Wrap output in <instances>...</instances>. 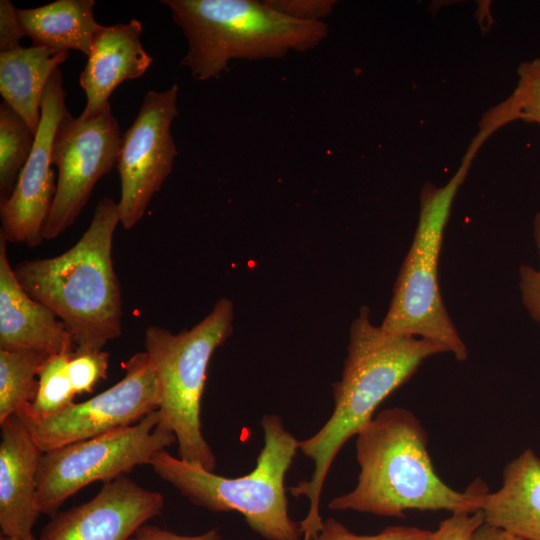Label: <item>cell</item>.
<instances>
[{"instance_id": "cell-14", "label": "cell", "mask_w": 540, "mask_h": 540, "mask_svg": "<svg viewBox=\"0 0 540 540\" xmlns=\"http://www.w3.org/2000/svg\"><path fill=\"white\" fill-rule=\"evenodd\" d=\"M1 535L26 538L39 518L37 478L43 451L15 413L0 422Z\"/></svg>"}, {"instance_id": "cell-23", "label": "cell", "mask_w": 540, "mask_h": 540, "mask_svg": "<svg viewBox=\"0 0 540 540\" xmlns=\"http://www.w3.org/2000/svg\"><path fill=\"white\" fill-rule=\"evenodd\" d=\"M71 354L72 352L53 355L46 360L38 376V390L34 401L18 412L24 411L37 417H47L75 403L76 394L68 374Z\"/></svg>"}, {"instance_id": "cell-11", "label": "cell", "mask_w": 540, "mask_h": 540, "mask_svg": "<svg viewBox=\"0 0 540 540\" xmlns=\"http://www.w3.org/2000/svg\"><path fill=\"white\" fill-rule=\"evenodd\" d=\"M178 86L148 91L139 113L122 135L115 168L121 180L120 223L132 229L173 170L177 149L171 125L178 115Z\"/></svg>"}, {"instance_id": "cell-4", "label": "cell", "mask_w": 540, "mask_h": 540, "mask_svg": "<svg viewBox=\"0 0 540 540\" xmlns=\"http://www.w3.org/2000/svg\"><path fill=\"white\" fill-rule=\"evenodd\" d=\"M182 29L188 49L181 66L205 81L233 59H278L305 52L328 34L324 21H304L254 0H163Z\"/></svg>"}, {"instance_id": "cell-17", "label": "cell", "mask_w": 540, "mask_h": 540, "mask_svg": "<svg viewBox=\"0 0 540 540\" xmlns=\"http://www.w3.org/2000/svg\"><path fill=\"white\" fill-rule=\"evenodd\" d=\"M484 523L529 540H540V457L524 450L503 470L502 486L480 501Z\"/></svg>"}, {"instance_id": "cell-19", "label": "cell", "mask_w": 540, "mask_h": 540, "mask_svg": "<svg viewBox=\"0 0 540 540\" xmlns=\"http://www.w3.org/2000/svg\"><path fill=\"white\" fill-rule=\"evenodd\" d=\"M94 0H58L32 9H17L21 26L33 46L56 51L74 49L89 55L102 28L94 17Z\"/></svg>"}, {"instance_id": "cell-9", "label": "cell", "mask_w": 540, "mask_h": 540, "mask_svg": "<svg viewBox=\"0 0 540 540\" xmlns=\"http://www.w3.org/2000/svg\"><path fill=\"white\" fill-rule=\"evenodd\" d=\"M122 135L110 106L101 113L61 117L51 147L58 170L56 192L43 237L52 240L70 228L87 204L97 181L117 163Z\"/></svg>"}, {"instance_id": "cell-22", "label": "cell", "mask_w": 540, "mask_h": 540, "mask_svg": "<svg viewBox=\"0 0 540 540\" xmlns=\"http://www.w3.org/2000/svg\"><path fill=\"white\" fill-rule=\"evenodd\" d=\"M515 89L486 113L500 127L522 120L540 125V58L522 62Z\"/></svg>"}, {"instance_id": "cell-20", "label": "cell", "mask_w": 540, "mask_h": 540, "mask_svg": "<svg viewBox=\"0 0 540 540\" xmlns=\"http://www.w3.org/2000/svg\"><path fill=\"white\" fill-rule=\"evenodd\" d=\"M49 357L36 351L0 349V422L34 401L36 377Z\"/></svg>"}, {"instance_id": "cell-27", "label": "cell", "mask_w": 540, "mask_h": 540, "mask_svg": "<svg viewBox=\"0 0 540 540\" xmlns=\"http://www.w3.org/2000/svg\"><path fill=\"white\" fill-rule=\"evenodd\" d=\"M484 523L481 510L476 512H454L430 531L426 540H471L474 532Z\"/></svg>"}, {"instance_id": "cell-28", "label": "cell", "mask_w": 540, "mask_h": 540, "mask_svg": "<svg viewBox=\"0 0 540 540\" xmlns=\"http://www.w3.org/2000/svg\"><path fill=\"white\" fill-rule=\"evenodd\" d=\"M273 9L304 21H323L333 11L332 0H266Z\"/></svg>"}, {"instance_id": "cell-24", "label": "cell", "mask_w": 540, "mask_h": 540, "mask_svg": "<svg viewBox=\"0 0 540 540\" xmlns=\"http://www.w3.org/2000/svg\"><path fill=\"white\" fill-rule=\"evenodd\" d=\"M108 352L75 349L68 362V374L76 395L90 393L95 385L107 378Z\"/></svg>"}, {"instance_id": "cell-13", "label": "cell", "mask_w": 540, "mask_h": 540, "mask_svg": "<svg viewBox=\"0 0 540 540\" xmlns=\"http://www.w3.org/2000/svg\"><path fill=\"white\" fill-rule=\"evenodd\" d=\"M164 505L161 493L121 475L103 483L89 501L51 515L39 540H128L148 520L160 515Z\"/></svg>"}, {"instance_id": "cell-6", "label": "cell", "mask_w": 540, "mask_h": 540, "mask_svg": "<svg viewBox=\"0 0 540 540\" xmlns=\"http://www.w3.org/2000/svg\"><path fill=\"white\" fill-rule=\"evenodd\" d=\"M489 137L488 132L479 129L449 181L440 187L430 182L422 187L417 228L381 324L390 333L439 343L458 361L467 359L468 350L442 300L439 256L453 201L475 155Z\"/></svg>"}, {"instance_id": "cell-31", "label": "cell", "mask_w": 540, "mask_h": 540, "mask_svg": "<svg viewBox=\"0 0 540 540\" xmlns=\"http://www.w3.org/2000/svg\"><path fill=\"white\" fill-rule=\"evenodd\" d=\"M471 540H529L503 529L483 523L473 534Z\"/></svg>"}, {"instance_id": "cell-21", "label": "cell", "mask_w": 540, "mask_h": 540, "mask_svg": "<svg viewBox=\"0 0 540 540\" xmlns=\"http://www.w3.org/2000/svg\"><path fill=\"white\" fill-rule=\"evenodd\" d=\"M35 137L26 122L3 101L0 104V200L12 194Z\"/></svg>"}, {"instance_id": "cell-2", "label": "cell", "mask_w": 540, "mask_h": 540, "mask_svg": "<svg viewBox=\"0 0 540 540\" xmlns=\"http://www.w3.org/2000/svg\"><path fill=\"white\" fill-rule=\"evenodd\" d=\"M427 442L413 412L402 407L381 411L356 435L357 485L328 507L387 517H404L409 509L479 511L485 483L477 479L464 492L452 489L436 473Z\"/></svg>"}, {"instance_id": "cell-18", "label": "cell", "mask_w": 540, "mask_h": 540, "mask_svg": "<svg viewBox=\"0 0 540 540\" xmlns=\"http://www.w3.org/2000/svg\"><path fill=\"white\" fill-rule=\"evenodd\" d=\"M69 57L67 51L46 47H20L0 53V93L36 135L41 102L53 72Z\"/></svg>"}, {"instance_id": "cell-25", "label": "cell", "mask_w": 540, "mask_h": 540, "mask_svg": "<svg viewBox=\"0 0 540 540\" xmlns=\"http://www.w3.org/2000/svg\"><path fill=\"white\" fill-rule=\"evenodd\" d=\"M430 531L416 526H387L374 535H358L333 517L323 521V526L314 540H426Z\"/></svg>"}, {"instance_id": "cell-1", "label": "cell", "mask_w": 540, "mask_h": 540, "mask_svg": "<svg viewBox=\"0 0 540 540\" xmlns=\"http://www.w3.org/2000/svg\"><path fill=\"white\" fill-rule=\"evenodd\" d=\"M445 352L446 348L434 341L390 333L373 325L369 308L360 309L350 326L341 379L332 384L333 412L314 435L299 441V450L315 466L309 480L289 487L293 496L309 500L307 515L299 522L303 540H314L323 526L321 492L339 450L372 420L380 403L406 383L424 360Z\"/></svg>"}, {"instance_id": "cell-12", "label": "cell", "mask_w": 540, "mask_h": 540, "mask_svg": "<svg viewBox=\"0 0 540 540\" xmlns=\"http://www.w3.org/2000/svg\"><path fill=\"white\" fill-rule=\"evenodd\" d=\"M60 68L50 77L41 102V120L32 152L9 198L0 200V234L7 242L37 247L56 192L51 147L58 123L67 111Z\"/></svg>"}, {"instance_id": "cell-30", "label": "cell", "mask_w": 540, "mask_h": 540, "mask_svg": "<svg viewBox=\"0 0 540 540\" xmlns=\"http://www.w3.org/2000/svg\"><path fill=\"white\" fill-rule=\"evenodd\" d=\"M128 540H222L217 528L198 535H181L156 525H142Z\"/></svg>"}, {"instance_id": "cell-3", "label": "cell", "mask_w": 540, "mask_h": 540, "mask_svg": "<svg viewBox=\"0 0 540 540\" xmlns=\"http://www.w3.org/2000/svg\"><path fill=\"white\" fill-rule=\"evenodd\" d=\"M119 223L118 203L104 197L70 249L13 267L21 287L56 314L79 350H102L122 333L121 286L112 260Z\"/></svg>"}, {"instance_id": "cell-5", "label": "cell", "mask_w": 540, "mask_h": 540, "mask_svg": "<svg viewBox=\"0 0 540 540\" xmlns=\"http://www.w3.org/2000/svg\"><path fill=\"white\" fill-rule=\"evenodd\" d=\"M261 426L264 445L255 468L244 476L217 475L199 464L171 455L167 449L156 453L150 465L156 475L194 505L211 512H238L266 540H299L300 523L289 516L284 485L299 450V440L276 414H265Z\"/></svg>"}, {"instance_id": "cell-7", "label": "cell", "mask_w": 540, "mask_h": 540, "mask_svg": "<svg viewBox=\"0 0 540 540\" xmlns=\"http://www.w3.org/2000/svg\"><path fill=\"white\" fill-rule=\"evenodd\" d=\"M234 307L228 298L192 328L179 333L157 325L145 330V352L156 373L160 391L161 424L177 438L178 457L216 468V457L202 434L201 399L214 351L233 332Z\"/></svg>"}, {"instance_id": "cell-32", "label": "cell", "mask_w": 540, "mask_h": 540, "mask_svg": "<svg viewBox=\"0 0 540 540\" xmlns=\"http://www.w3.org/2000/svg\"><path fill=\"white\" fill-rule=\"evenodd\" d=\"M0 540H37L35 536L32 534L26 538H14V537H7V536H0Z\"/></svg>"}, {"instance_id": "cell-29", "label": "cell", "mask_w": 540, "mask_h": 540, "mask_svg": "<svg viewBox=\"0 0 540 540\" xmlns=\"http://www.w3.org/2000/svg\"><path fill=\"white\" fill-rule=\"evenodd\" d=\"M26 34L18 19L17 8L9 0L0 1V53L16 50Z\"/></svg>"}, {"instance_id": "cell-16", "label": "cell", "mask_w": 540, "mask_h": 540, "mask_svg": "<svg viewBox=\"0 0 540 540\" xmlns=\"http://www.w3.org/2000/svg\"><path fill=\"white\" fill-rule=\"evenodd\" d=\"M142 23L132 19L128 23L102 26L92 44L87 63L79 78L86 95L83 117L97 115L109 104L115 88L126 80L141 77L153 58L141 44Z\"/></svg>"}, {"instance_id": "cell-10", "label": "cell", "mask_w": 540, "mask_h": 540, "mask_svg": "<svg viewBox=\"0 0 540 540\" xmlns=\"http://www.w3.org/2000/svg\"><path fill=\"white\" fill-rule=\"evenodd\" d=\"M124 377L109 389L47 417L16 413L43 452L134 425L160 405L156 373L148 354L123 363Z\"/></svg>"}, {"instance_id": "cell-26", "label": "cell", "mask_w": 540, "mask_h": 540, "mask_svg": "<svg viewBox=\"0 0 540 540\" xmlns=\"http://www.w3.org/2000/svg\"><path fill=\"white\" fill-rule=\"evenodd\" d=\"M533 233L540 257V212L535 214ZM519 276L522 302L531 318L540 325V267L536 270L529 265H523L519 269Z\"/></svg>"}, {"instance_id": "cell-8", "label": "cell", "mask_w": 540, "mask_h": 540, "mask_svg": "<svg viewBox=\"0 0 540 540\" xmlns=\"http://www.w3.org/2000/svg\"><path fill=\"white\" fill-rule=\"evenodd\" d=\"M177 442L154 411L138 423L44 452L37 478L36 508L53 515L87 485L127 475Z\"/></svg>"}, {"instance_id": "cell-15", "label": "cell", "mask_w": 540, "mask_h": 540, "mask_svg": "<svg viewBox=\"0 0 540 540\" xmlns=\"http://www.w3.org/2000/svg\"><path fill=\"white\" fill-rule=\"evenodd\" d=\"M0 234V349L36 351L48 356L76 349L65 324L21 287Z\"/></svg>"}]
</instances>
